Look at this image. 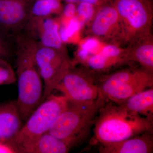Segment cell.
Segmentation results:
<instances>
[{"instance_id":"13","label":"cell","mask_w":153,"mask_h":153,"mask_svg":"<svg viewBox=\"0 0 153 153\" xmlns=\"http://www.w3.org/2000/svg\"><path fill=\"white\" fill-rule=\"evenodd\" d=\"M22 121L16 100L0 104V141H12L22 128Z\"/></svg>"},{"instance_id":"11","label":"cell","mask_w":153,"mask_h":153,"mask_svg":"<svg viewBox=\"0 0 153 153\" xmlns=\"http://www.w3.org/2000/svg\"><path fill=\"white\" fill-rule=\"evenodd\" d=\"M32 0H0V27L16 36L30 19Z\"/></svg>"},{"instance_id":"19","label":"cell","mask_w":153,"mask_h":153,"mask_svg":"<svg viewBox=\"0 0 153 153\" xmlns=\"http://www.w3.org/2000/svg\"><path fill=\"white\" fill-rule=\"evenodd\" d=\"M60 21L59 33L64 44L69 42L71 38L83 27L75 16L68 19L59 16Z\"/></svg>"},{"instance_id":"4","label":"cell","mask_w":153,"mask_h":153,"mask_svg":"<svg viewBox=\"0 0 153 153\" xmlns=\"http://www.w3.org/2000/svg\"><path fill=\"white\" fill-rule=\"evenodd\" d=\"M68 100L65 96L50 94L30 115L11 143L18 153H27L39 137L49 131L66 108Z\"/></svg>"},{"instance_id":"17","label":"cell","mask_w":153,"mask_h":153,"mask_svg":"<svg viewBox=\"0 0 153 153\" xmlns=\"http://www.w3.org/2000/svg\"><path fill=\"white\" fill-rule=\"evenodd\" d=\"M63 2V0H32L30 18L60 16Z\"/></svg>"},{"instance_id":"23","label":"cell","mask_w":153,"mask_h":153,"mask_svg":"<svg viewBox=\"0 0 153 153\" xmlns=\"http://www.w3.org/2000/svg\"><path fill=\"white\" fill-rule=\"evenodd\" d=\"M0 153H18V152L10 142L0 141Z\"/></svg>"},{"instance_id":"5","label":"cell","mask_w":153,"mask_h":153,"mask_svg":"<svg viewBox=\"0 0 153 153\" xmlns=\"http://www.w3.org/2000/svg\"><path fill=\"white\" fill-rule=\"evenodd\" d=\"M120 18L124 47H128L152 33L153 2L150 0H110Z\"/></svg>"},{"instance_id":"12","label":"cell","mask_w":153,"mask_h":153,"mask_svg":"<svg viewBox=\"0 0 153 153\" xmlns=\"http://www.w3.org/2000/svg\"><path fill=\"white\" fill-rule=\"evenodd\" d=\"M100 153H152L153 132L115 142L99 144Z\"/></svg>"},{"instance_id":"21","label":"cell","mask_w":153,"mask_h":153,"mask_svg":"<svg viewBox=\"0 0 153 153\" xmlns=\"http://www.w3.org/2000/svg\"><path fill=\"white\" fill-rule=\"evenodd\" d=\"M16 80V71L11 63L0 58V85L13 84Z\"/></svg>"},{"instance_id":"7","label":"cell","mask_w":153,"mask_h":153,"mask_svg":"<svg viewBox=\"0 0 153 153\" xmlns=\"http://www.w3.org/2000/svg\"><path fill=\"white\" fill-rule=\"evenodd\" d=\"M69 101L76 103L93 102L100 91L97 76L79 66H72L64 74L55 87Z\"/></svg>"},{"instance_id":"24","label":"cell","mask_w":153,"mask_h":153,"mask_svg":"<svg viewBox=\"0 0 153 153\" xmlns=\"http://www.w3.org/2000/svg\"><path fill=\"white\" fill-rule=\"evenodd\" d=\"M109 0H80V2L90 3L96 6H100Z\"/></svg>"},{"instance_id":"16","label":"cell","mask_w":153,"mask_h":153,"mask_svg":"<svg viewBox=\"0 0 153 153\" xmlns=\"http://www.w3.org/2000/svg\"><path fill=\"white\" fill-rule=\"evenodd\" d=\"M71 147L49 131L38 138L27 153H67Z\"/></svg>"},{"instance_id":"6","label":"cell","mask_w":153,"mask_h":153,"mask_svg":"<svg viewBox=\"0 0 153 153\" xmlns=\"http://www.w3.org/2000/svg\"><path fill=\"white\" fill-rule=\"evenodd\" d=\"M36 66L44 82L42 102L52 94L64 74L73 66L67 49L38 46L35 55Z\"/></svg>"},{"instance_id":"8","label":"cell","mask_w":153,"mask_h":153,"mask_svg":"<svg viewBox=\"0 0 153 153\" xmlns=\"http://www.w3.org/2000/svg\"><path fill=\"white\" fill-rule=\"evenodd\" d=\"M85 35L107 44L124 47L123 30L117 10L111 1L99 6L95 16L88 24Z\"/></svg>"},{"instance_id":"14","label":"cell","mask_w":153,"mask_h":153,"mask_svg":"<svg viewBox=\"0 0 153 153\" xmlns=\"http://www.w3.org/2000/svg\"><path fill=\"white\" fill-rule=\"evenodd\" d=\"M127 47L128 58L134 65L138 63L153 73V36L151 34Z\"/></svg>"},{"instance_id":"15","label":"cell","mask_w":153,"mask_h":153,"mask_svg":"<svg viewBox=\"0 0 153 153\" xmlns=\"http://www.w3.org/2000/svg\"><path fill=\"white\" fill-rule=\"evenodd\" d=\"M120 104L140 115L153 119V87L136 94Z\"/></svg>"},{"instance_id":"22","label":"cell","mask_w":153,"mask_h":153,"mask_svg":"<svg viewBox=\"0 0 153 153\" xmlns=\"http://www.w3.org/2000/svg\"><path fill=\"white\" fill-rule=\"evenodd\" d=\"M77 4L73 3H65L63 4L60 16L70 19L76 16Z\"/></svg>"},{"instance_id":"1","label":"cell","mask_w":153,"mask_h":153,"mask_svg":"<svg viewBox=\"0 0 153 153\" xmlns=\"http://www.w3.org/2000/svg\"><path fill=\"white\" fill-rule=\"evenodd\" d=\"M16 40L15 62L18 87L17 105L22 121L26 122L42 102L44 87L35 60L38 44L24 32L17 35Z\"/></svg>"},{"instance_id":"18","label":"cell","mask_w":153,"mask_h":153,"mask_svg":"<svg viewBox=\"0 0 153 153\" xmlns=\"http://www.w3.org/2000/svg\"><path fill=\"white\" fill-rule=\"evenodd\" d=\"M16 49V36L0 27V58L10 63L11 59L15 60Z\"/></svg>"},{"instance_id":"9","label":"cell","mask_w":153,"mask_h":153,"mask_svg":"<svg viewBox=\"0 0 153 153\" xmlns=\"http://www.w3.org/2000/svg\"><path fill=\"white\" fill-rule=\"evenodd\" d=\"M59 28V16L30 17L23 32L34 39L38 46L66 49L60 38Z\"/></svg>"},{"instance_id":"20","label":"cell","mask_w":153,"mask_h":153,"mask_svg":"<svg viewBox=\"0 0 153 153\" xmlns=\"http://www.w3.org/2000/svg\"><path fill=\"white\" fill-rule=\"evenodd\" d=\"M99 6L85 2H79L76 5V17L82 27L88 25L95 16Z\"/></svg>"},{"instance_id":"3","label":"cell","mask_w":153,"mask_h":153,"mask_svg":"<svg viewBox=\"0 0 153 153\" xmlns=\"http://www.w3.org/2000/svg\"><path fill=\"white\" fill-rule=\"evenodd\" d=\"M106 101L100 92L93 102L80 103L68 101L49 132L63 140L71 148L80 145L89 137L96 117Z\"/></svg>"},{"instance_id":"10","label":"cell","mask_w":153,"mask_h":153,"mask_svg":"<svg viewBox=\"0 0 153 153\" xmlns=\"http://www.w3.org/2000/svg\"><path fill=\"white\" fill-rule=\"evenodd\" d=\"M153 87V73L137 67L122 83L102 94L106 100L120 104L136 94Z\"/></svg>"},{"instance_id":"25","label":"cell","mask_w":153,"mask_h":153,"mask_svg":"<svg viewBox=\"0 0 153 153\" xmlns=\"http://www.w3.org/2000/svg\"><path fill=\"white\" fill-rule=\"evenodd\" d=\"M64 3H73L77 4L80 2V0H63Z\"/></svg>"},{"instance_id":"2","label":"cell","mask_w":153,"mask_h":153,"mask_svg":"<svg viewBox=\"0 0 153 153\" xmlns=\"http://www.w3.org/2000/svg\"><path fill=\"white\" fill-rule=\"evenodd\" d=\"M93 126L94 145L120 141L146 131L153 132L152 119L108 100L100 109Z\"/></svg>"},{"instance_id":"26","label":"cell","mask_w":153,"mask_h":153,"mask_svg":"<svg viewBox=\"0 0 153 153\" xmlns=\"http://www.w3.org/2000/svg\"><path fill=\"white\" fill-rule=\"evenodd\" d=\"M150 1H152L153 2V0H150Z\"/></svg>"}]
</instances>
